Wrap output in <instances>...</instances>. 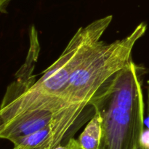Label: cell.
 I'll use <instances>...</instances> for the list:
<instances>
[{
  "label": "cell",
  "mask_w": 149,
  "mask_h": 149,
  "mask_svg": "<svg viewBox=\"0 0 149 149\" xmlns=\"http://www.w3.org/2000/svg\"><path fill=\"white\" fill-rule=\"evenodd\" d=\"M103 119L100 112L95 109L93 118L79 137V145L81 149H100L103 137Z\"/></svg>",
  "instance_id": "cell-5"
},
{
  "label": "cell",
  "mask_w": 149,
  "mask_h": 149,
  "mask_svg": "<svg viewBox=\"0 0 149 149\" xmlns=\"http://www.w3.org/2000/svg\"><path fill=\"white\" fill-rule=\"evenodd\" d=\"M143 68L132 61L99 91L91 106L100 112L103 137L100 149H132L144 133Z\"/></svg>",
  "instance_id": "cell-3"
},
{
  "label": "cell",
  "mask_w": 149,
  "mask_h": 149,
  "mask_svg": "<svg viewBox=\"0 0 149 149\" xmlns=\"http://www.w3.org/2000/svg\"><path fill=\"white\" fill-rule=\"evenodd\" d=\"M146 29V24L141 23L123 39L111 43L101 41L77 67L61 95L60 109L48 126L49 134L42 149H54L69 136L84 109L91 105L109 80L132 61V49Z\"/></svg>",
  "instance_id": "cell-1"
},
{
  "label": "cell",
  "mask_w": 149,
  "mask_h": 149,
  "mask_svg": "<svg viewBox=\"0 0 149 149\" xmlns=\"http://www.w3.org/2000/svg\"><path fill=\"white\" fill-rule=\"evenodd\" d=\"M132 149H149V130L144 131L141 143Z\"/></svg>",
  "instance_id": "cell-6"
},
{
  "label": "cell",
  "mask_w": 149,
  "mask_h": 149,
  "mask_svg": "<svg viewBox=\"0 0 149 149\" xmlns=\"http://www.w3.org/2000/svg\"><path fill=\"white\" fill-rule=\"evenodd\" d=\"M12 0H0V10L2 13H7V8Z\"/></svg>",
  "instance_id": "cell-7"
},
{
  "label": "cell",
  "mask_w": 149,
  "mask_h": 149,
  "mask_svg": "<svg viewBox=\"0 0 149 149\" xmlns=\"http://www.w3.org/2000/svg\"><path fill=\"white\" fill-rule=\"evenodd\" d=\"M112 19L113 16L108 15L80 27L59 58L37 81L23 84L17 90H7L0 109L1 124L33 111H49L54 116L71 74L100 44Z\"/></svg>",
  "instance_id": "cell-2"
},
{
  "label": "cell",
  "mask_w": 149,
  "mask_h": 149,
  "mask_svg": "<svg viewBox=\"0 0 149 149\" xmlns=\"http://www.w3.org/2000/svg\"><path fill=\"white\" fill-rule=\"evenodd\" d=\"M74 149H81V147L79 146V144H78V145H77V146H76V148H74Z\"/></svg>",
  "instance_id": "cell-8"
},
{
  "label": "cell",
  "mask_w": 149,
  "mask_h": 149,
  "mask_svg": "<svg viewBox=\"0 0 149 149\" xmlns=\"http://www.w3.org/2000/svg\"><path fill=\"white\" fill-rule=\"evenodd\" d=\"M52 119L53 113L49 111L26 112L14 119L1 124L0 137L13 143L48 127Z\"/></svg>",
  "instance_id": "cell-4"
}]
</instances>
